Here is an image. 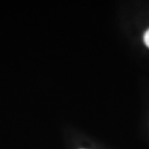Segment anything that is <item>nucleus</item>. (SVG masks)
I'll list each match as a JSON object with an SVG mask.
<instances>
[{
	"instance_id": "1",
	"label": "nucleus",
	"mask_w": 149,
	"mask_h": 149,
	"mask_svg": "<svg viewBox=\"0 0 149 149\" xmlns=\"http://www.w3.org/2000/svg\"><path fill=\"white\" fill-rule=\"evenodd\" d=\"M144 41H145V44L147 45L149 48V29L146 31V33H145V36H144Z\"/></svg>"
}]
</instances>
